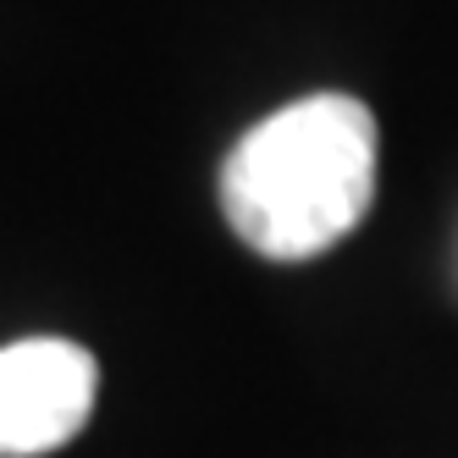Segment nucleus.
<instances>
[{
  "label": "nucleus",
  "instance_id": "2",
  "mask_svg": "<svg viewBox=\"0 0 458 458\" xmlns=\"http://www.w3.org/2000/svg\"><path fill=\"white\" fill-rule=\"evenodd\" d=\"M100 392V365L83 343L22 337L0 348V458H39L67 447Z\"/></svg>",
  "mask_w": 458,
  "mask_h": 458
},
{
  "label": "nucleus",
  "instance_id": "1",
  "mask_svg": "<svg viewBox=\"0 0 458 458\" xmlns=\"http://www.w3.org/2000/svg\"><path fill=\"white\" fill-rule=\"evenodd\" d=\"M376 199V116L353 94H304L254 122L221 166V216L266 259H315Z\"/></svg>",
  "mask_w": 458,
  "mask_h": 458
}]
</instances>
